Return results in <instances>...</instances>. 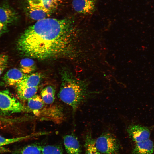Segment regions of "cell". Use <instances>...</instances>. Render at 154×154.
Returning <instances> with one entry per match:
<instances>
[{"mask_svg": "<svg viewBox=\"0 0 154 154\" xmlns=\"http://www.w3.org/2000/svg\"><path fill=\"white\" fill-rule=\"evenodd\" d=\"M78 34L71 19L48 17L27 28L17 40V49L31 58L72 59L79 55Z\"/></svg>", "mask_w": 154, "mask_h": 154, "instance_id": "obj_1", "label": "cell"}, {"mask_svg": "<svg viewBox=\"0 0 154 154\" xmlns=\"http://www.w3.org/2000/svg\"><path fill=\"white\" fill-rule=\"evenodd\" d=\"M88 82L75 77L69 72L62 74L61 83L58 94L59 99L70 106L74 115L79 106L97 92L89 89Z\"/></svg>", "mask_w": 154, "mask_h": 154, "instance_id": "obj_2", "label": "cell"}, {"mask_svg": "<svg viewBox=\"0 0 154 154\" xmlns=\"http://www.w3.org/2000/svg\"><path fill=\"white\" fill-rule=\"evenodd\" d=\"M27 110L7 90H0V115L7 116Z\"/></svg>", "mask_w": 154, "mask_h": 154, "instance_id": "obj_3", "label": "cell"}, {"mask_svg": "<svg viewBox=\"0 0 154 154\" xmlns=\"http://www.w3.org/2000/svg\"><path fill=\"white\" fill-rule=\"evenodd\" d=\"M95 141L98 149L102 154H118L119 153V142L116 137L110 133H103Z\"/></svg>", "mask_w": 154, "mask_h": 154, "instance_id": "obj_4", "label": "cell"}, {"mask_svg": "<svg viewBox=\"0 0 154 154\" xmlns=\"http://www.w3.org/2000/svg\"><path fill=\"white\" fill-rule=\"evenodd\" d=\"M153 127L132 124L128 126L127 131L129 137L136 143L149 139L151 130Z\"/></svg>", "mask_w": 154, "mask_h": 154, "instance_id": "obj_5", "label": "cell"}, {"mask_svg": "<svg viewBox=\"0 0 154 154\" xmlns=\"http://www.w3.org/2000/svg\"><path fill=\"white\" fill-rule=\"evenodd\" d=\"M18 18L17 13L7 1L0 5V22L8 26L16 22Z\"/></svg>", "mask_w": 154, "mask_h": 154, "instance_id": "obj_6", "label": "cell"}, {"mask_svg": "<svg viewBox=\"0 0 154 154\" xmlns=\"http://www.w3.org/2000/svg\"><path fill=\"white\" fill-rule=\"evenodd\" d=\"M21 70L14 68L10 69L5 74L0 82L1 86H16L24 78L26 75Z\"/></svg>", "mask_w": 154, "mask_h": 154, "instance_id": "obj_7", "label": "cell"}, {"mask_svg": "<svg viewBox=\"0 0 154 154\" xmlns=\"http://www.w3.org/2000/svg\"><path fill=\"white\" fill-rule=\"evenodd\" d=\"M72 4L73 8L77 12L90 15L95 11L96 0H73Z\"/></svg>", "mask_w": 154, "mask_h": 154, "instance_id": "obj_8", "label": "cell"}, {"mask_svg": "<svg viewBox=\"0 0 154 154\" xmlns=\"http://www.w3.org/2000/svg\"><path fill=\"white\" fill-rule=\"evenodd\" d=\"M35 114L44 118L56 122L60 121L63 117V114L61 109L54 106L46 107L45 106Z\"/></svg>", "mask_w": 154, "mask_h": 154, "instance_id": "obj_9", "label": "cell"}, {"mask_svg": "<svg viewBox=\"0 0 154 154\" xmlns=\"http://www.w3.org/2000/svg\"><path fill=\"white\" fill-rule=\"evenodd\" d=\"M65 149L68 154H80L81 146L77 138L73 135H67L63 137Z\"/></svg>", "mask_w": 154, "mask_h": 154, "instance_id": "obj_10", "label": "cell"}, {"mask_svg": "<svg viewBox=\"0 0 154 154\" xmlns=\"http://www.w3.org/2000/svg\"><path fill=\"white\" fill-rule=\"evenodd\" d=\"M42 80L41 75L38 73L26 75L24 78L15 86L16 88L38 87Z\"/></svg>", "mask_w": 154, "mask_h": 154, "instance_id": "obj_11", "label": "cell"}, {"mask_svg": "<svg viewBox=\"0 0 154 154\" xmlns=\"http://www.w3.org/2000/svg\"><path fill=\"white\" fill-rule=\"evenodd\" d=\"M135 143L133 150V154H153L154 143L149 139Z\"/></svg>", "mask_w": 154, "mask_h": 154, "instance_id": "obj_12", "label": "cell"}, {"mask_svg": "<svg viewBox=\"0 0 154 154\" xmlns=\"http://www.w3.org/2000/svg\"><path fill=\"white\" fill-rule=\"evenodd\" d=\"M29 5L41 8L51 14L56 8L57 2L53 0H28Z\"/></svg>", "mask_w": 154, "mask_h": 154, "instance_id": "obj_13", "label": "cell"}, {"mask_svg": "<svg viewBox=\"0 0 154 154\" xmlns=\"http://www.w3.org/2000/svg\"><path fill=\"white\" fill-rule=\"evenodd\" d=\"M27 110L35 113L42 109L45 106L40 96L36 94L27 100Z\"/></svg>", "mask_w": 154, "mask_h": 154, "instance_id": "obj_14", "label": "cell"}, {"mask_svg": "<svg viewBox=\"0 0 154 154\" xmlns=\"http://www.w3.org/2000/svg\"><path fill=\"white\" fill-rule=\"evenodd\" d=\"M30 18L37 21L48 18L50 13L40 8L29 5L28 7Z\"/></svg>", "mask_w": 154, "mask_h": 154, "instance_id": "obj_15", "label": "cell"}, {"mask_svg": "<svg viewBox=\"0 0 154 154\" xmlns=\"http://www.w3.org/2000/svg\"><path fill=\"white\" fill-rule=\"evenodd\" d=\"M55 90L53 87L49 85L44 88L41 91L40 96L46 104H52L55 99Z\"/></svg>", "mask_w": 154, "mask_h": 154, "instance_id": "obj_16", "label": "cell"}, {"mask_svg": "<svg viewBox=\"0 0 154 154\" xmlns=\"http://www.w3.org/2000/svg\"><path fill=\"white\" fill-rule=\"evenodd\" d=\"M84 146L85 154H100L90 132H88L86 135Z\"/></svg>", "mask_w": 154, "mask_h": 154, "instance_id": "obj_17", "label": "cell"}, {"mask_svg": "<svg viewBox=\"0 0 154 154\" xmlns=\"http://www.w3.org/2000/svg\"><path fill=\"white\" fill-rule=\"evenodd\" d=\"M44 135V132H38L21 137L10 138H6L0 135V146L9 145L26 139H30L35 136Z\"/></svg>", "mask_w": 154, "mask_h": 154, "instance_id": "obj_18", "label": "cell"}, {"mask_svg": "<svg viewBox=\"0 0 154 154\" xmlns=\"http://www.w3.org/2000/svg\"><path fill=\"white\" fill-rule=\"evenodd\" d=\"M38 89V87L16 88L18 96L23 100H27L35 95Z\"/></svg>", "mask_w": 154, "mask_h": 154, "instance_id": "obj_19", "label": "cell"}, {"mask_svg": "<svg viewBox=\"0 0 154 154\" xmlns=\"http://www.w3.org/2000/svg\"><path fill=\"white\" fill-rule=\"evenodd\" d=\"M20 65L21 70L25 74L32 73L35 68L34 61L30 58L22 59L20 62Z\"/></svg>", "mask_w": 154, "mask_h": 154, "instance_id": "obj_20", "label": "cell"}, {"mask_svg": "<svg viewBox=\"0 0 154 154\" xmlns=\"http://www.w3.org/2000/svg\"><path fill=\"white\" fill-rule=\"evenodd\" d=\"M42 146L35 144L29 145L24 147L21 154H42Z\"/></svg>", "mask_w": 154, "mask_h": 154, "instance_id": "obj_21", "label": "cell"}, {"mask_svg": "<svg viewBox=\"0 0 154 154\" xmlns=\"http://www.w3.org/2000/svg\"><path fill=\"white\" fill-rule=\"evenodd\" d=\"M42 154H62L63 150L59 146L47 145L42 147Z\"/></svg>", "mask_w": 154, "mask_h": 154, "instance_id": "obj_22", "label": "cell"}, {"mask_svg": "<svg viewBox=\"0 0 154 154\" xmlns=\"http://www.w3.org/2000/svg\"><path fill=\"white\" fill-rule=\"evenodd\" d=\"M8 62V56L0 54V77L7 67Z\"/></svg>", "mask_w": 154, "mask_h": 154, "instance_id": "obj_23", "label": "cell"}, {"mask_svg": "<svg viewBox=\"0 0 154 154\" xmlns=\"http://www.w3.org/2000/svg\"><path fill=\"white\" fill-rule=\"evenodd\" d=\"M8 31V26L0 22V37Z\"/></svg>", "mask_w": 154, "mask_h": 154, "instance_id": "obj_24", "label": "cell"}, {"mask_svg": "<svg viewBox=\"0 0 154 154\" xmlns=\"http://www.w3.org/2000/svg\"><path fill=\"white\" fill-rule=\"evenodd\" d=\"M12 154H21L18 152H14Z\"/></svg>", "mask_w": 154, "mask_h": 154, "instance_id": "obj_25", "label": "cell"}, {"mask_svg": "<svg viewBox=\"0 0 154 154\" xmlns=\"http://www.w3.org/2000/svg\"><path fill=\"white\" fill-rule=\"evenodd\" d=\"M54 1H55L56 2H57L58 1H60L62 0H53Z\"/></svg>", "mask_w": 154, "mask_h": 154, "instance_id": "obj_26", "label": "cell"}]
</instances>
